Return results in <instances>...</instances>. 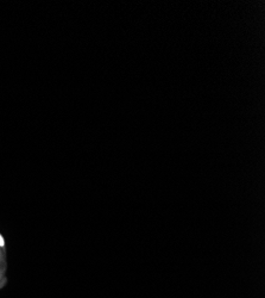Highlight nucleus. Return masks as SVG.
I'll return each instance as SVG.
<instances>
[{
	"label": "nucleus",
	"mask_w": 265,
	"mask_h": 298,
	"mask_svg": "<svg viewBox=\"0 0 265 298\" xmlns=\"http://www.w3.org/2000/svg\"><path fill=\"white\" fill-rule=\"evenodd\" d=\"M5 244V242H4V238H2L1 235H0V247H2Z\"/></svg>",
	"instance_id": "f257e3e1"
}]
</instances>
